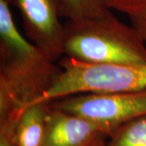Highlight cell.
<instances>
[{
	"instance_id": "cell-1",
	"label": "cell",
	"mask_w": 146,
	"mask_h": 146,
	"mask_svg": "<svg viewBox=\"0 0 146 146\" xmlns=\"http://www.w3.org/2000/svg\"><path fill=\"white\" fill-rule=\"evenodd\" d=\"M62 72L58 63L18 30L0 0V119L34 104Z\"/></svg>"
},
{
	"instance_id": "cell-2",
	"label": "cell",
	"mask_w": 146,
	"mask_h": 146,
	"mask_svg": "<svg viewBox=\"0 0 146 146\" xmlns=\"http://www.w3.org/2000/svg\"><path fill=\"white\" fill-rule=\"evenodd\" d=\"M63 56L91 64H141L146 63V42L131 25L113 14L68 21L63 27Z\"/></svg>"
},
{
	"instance_id": "cell-3",
	"label": "cell",
	"mask_w": 146,
	"mask_h": 146,
	"mask_svg": "<svg viewBox=\"0 0 146 146\" xmlns=\"http://www.w3.org/2000/svg\"><path fill=\"white\" fill-rule=\"evenodd\" d=\"M62 72L51 88L35 103L73 94L146 89V63L134 65L91 64L63 56Z\"/></svg>"
},
{
	"instance_id": "cell-4",
	"label": "cell",
	"mask_w": 146,
	"mask_h": 146,
	"mask_svg": "<svg viewBox=\"0 0 146 146\" xmlns=\"http://www.w3.org/2000/svg\"><path fill=\"white\" fill-rule=\"evenodd\" d=\"M54 107L82 116L111 131L146 115V89L82 93L50 102Z\"/></svg>"
},
{
	"instance_id": "cell-5",
	"label": "cell",
	"mask_w": 146,
	"mask_h": 146,
	"mask_svg": "<svg viewBox=\"0 0 146 146\" xmlns=\"http://www.w3.org/2000/svg\"><path fill=\"white\" fill-rule=\"evenodd\" d=\"M21 14L26 37L57 61L63 57L60 0H6Z\"/></svg>"
},
{
	"instance_id": "cell-6",
	"label": "cell",
	"mask_w": 146,
	"mask_h": 146,
	"mask_svg": "<svg viewBox=\"0 0 146 146\" xmlns=\"http://www.w3.org/2000/svg\"><path fill=\"white\" fill-rule=\"evenodd\" d=\"M110 133L105 126L50 104L43 146L98 145L104 144Z\"/></svg>"
},
{
	"instance_id": "cell-7",
	"label": "cell",
	"mask_w": 146,
	"mask_h": 146,
	"mask_svg": "<svg viewBox=\"0 0 146 146\" xmlns=\"http://www.w3.org/2000/svg\"><path fill=\"white\" fill-rule=\"evenodd\" d=\"M50 102H37L21 112L16 127L17 146H43Z\"/></svg>"
},
{
	"instance_id": "cell-8",
	"label": "cell",
	"mask_w": 146,
	"mask_h": 146,
	"mask_svg": "<svg viewBox=\"0 0 146 146\" xmlns=\"http://www.w3.org/2000/svg\"><path fill=\"white\" fill-rule=\"evenodd\" d=\"M104 146H146V115L117 127Z\"/></svg>"
},
{
	"instance_id": "cell-9",
	"label": "cell",
	"mask_w": 146,
	"mask_h": 146,
	"mask_svg": "<svg viewBox=\"0 0 146 146\" xmlns=\"http://www.w3.org/2000/svg\"><path fill=\"white\" fill-rule=\"evenodd\" d=\"M61 17L79 21L106 17L112 14L102 0H60Z\"/></svg>"
},
{
	"instance_id": "cell-10",
	"label": "cell",
	"mask_w": 146,
	"mask_h": 146,
	"mask_svg": "<svg viewBox=\"0 0 146 146\" xmlns=\"http://www.w3.org/2000/svg\"><path fill=\"white\" fill-rule=\"evenodd\" d=\"M110 10L124 13L128 17L146 11V0H102Z\"/></svg>"
},
{
	"instance_id": "cell-11",
	"label": "cell",
	"mask_w": 146,
	"mask_h": 146,
	"mask_svg": "<svg viewBox=\"0 0 146 146\" xmlns=\"http://www.w3.org/2000/svg\"><path fill=\"white\" fill-rule=\"evenodd\" d=\"M21 112L0 119V146H17L16 127Z\"/></svg>"
},
{
	"instance_id": "cell-12",
	"label": "cell",
	"mask_w": 146,
	"mask_h": 146,
	"mask_svg": "<svg viewBox=\"0 0 146 146\" xmlns=\"http://www.w3.org/2000/svg\"><path fill=\"white\" fill-rule=\"evenodd\" d=\"M131 25L136 29L146 42V11L129 17Z\"/></svg>"
},
{
	"instance_id": "cell-13",
	"label": "cell",
	"mask_w": 146,
	"mask_h": 146,
	"mask_svg": "<svg viewBox=\"0 0 146 146\" xmlns=\"http://www.w3.org/2000/svg\"><path fill=\"white\" fill-rule=\"evenodd\" d=\"M105 143H106V142H105ZM105 143L104 144H101V145H94V146H104Z\"/></svg>"
}]
</instances>
